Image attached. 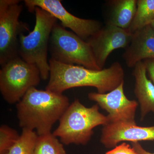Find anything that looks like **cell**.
Returning <instances> with one entry per match:
<instances>
[{"instance_id": "cell-11", "label": "cell", "mask_w": 154, "mask_h": 154, "mask_svg": "<svg viewBox=\"0 0 154 154\" xmlns=\"http://www.w3.org/2000/svg\"><path fill=\"white\" fill-rule=\"evenodd\" d=\"M100 140L107 148L115 147L121 142L154 140V125L141 127L137 124L109 123L103 126Z\"/></svg>"}, {"instance_id": "cell-2", "label": "cell", "mask_w": 154, "mask_h": 154, "mask_svg": "<svg viewBox=\"0 0 154 154\" xmlns=\"http://www.w3.org/2000/svg\"><path fill=\"white\" fill-rule=\"evenodd\" d=\"M69 105L63 94L31 88L16 105L19 126L36 130L38 135L51 133Z\"/></svg>"}, {"instance_id": "cell-18", "label": "cell", "mask_w": 154, "mask_h": 154, "mask_svg": "<svg viewBox=\"0 0 154 154\" xmlns=\"http://www.w3.org/2000/svg\"><path fill=\"white\" fill-rule=\"evenodd\" d=\"M20 136L16 130L8 125L0 127V154H8Z\"/></svg>"}, {"instance_id": "cell-22", "label": "cell", "mask_w": 154, "mask_h": 154, "mask_svg": "<svg viewBox=\"0 0 154 154\" xmlns=\"http://www.w3.org/2000/svg\"><path fill=\"white\" fill-rule=\"evenodd\" d=\"M151 25L152 28H153V29L154 30V20L152 22L151 24Z\"/></svg>"}, {"instance_id": "cell-14", "label": "cell", "mask_w": 154, "mask_h": 154, "mask_svg": "<svg viewBox=\"0 0 154 154\" xmlns=\"http://www.w3.org/2000/svg\"><path fill=\"white\" fill-rule=\"evenodd\" d=\"M137 0H114L110 2L111 11L107 24L128 29L137 8Z\"/></svg>"}, {"instance_id": "cell-9", "label": "cell", "mask_w": 154, "mask_h": 154, "mask_svg": "<svg viewBox=\"0 0 154 154\" xmlns=\"http://www.w3.org/2000/svg\"><path fill=\"white\" fill-rule=\"evenodd\" d=\"M88 97L107 112L109 123L136 124L135 119L138 103L135 100H130L125 96L124 83L109 93H91Z\"/></svg>"}, {"instance_id": "cell-7", "label": "cell", "mask_w": 154, "mask_h": 154, "mask_svg": "<svg viewBox=\"0 0 154 154\" xmlns=\"http://www.w3.org/2000/svg\"><path fill=\"white\" fill-rule=\"evenodd\" d=\"M19 0L0 1V64L1 66L18 54L19 37L29 31L28 25L20 22L22 5Z\"/></svg>"}, {"instance_id": "cell-10", "label": "cell", "mask_w": 154, "mask_h": 154, "mask_svg": "<svg viewBox=\"0 0 154 154\" xmlns=\"http://www.w3.org/2000/svg\"><path fill=\"white\" fill-rule=\"evenodd\" d=\"M132 36L128 29L107 24L86 41L91 45L97 65L102 69L110 54L118 48L125 49Z\"/></svg>"}, {"instance_id": "cell-12", "label": "cell", "mask_w": 154, "mask_h": 154, "mask_svg": "<svg viewBox=\"0 0 154 154\" xmlns=\"http://www.w3.org/2000/svg\"><path fill=\"white\" fill-rule=\"evenodd\" d=\"M122 57L129 68L134 67L143 60L154 59V30L151 25L132 33L131 41Z\"/></svg>"}, {"instance_id": "cell-16", "label": "cell", "mask_w": 154, "mask_h": 154, "mask_svg": "<svg viewBox=\"0 0 154 154\" xmlns=\"http://www.w3.org/2000/svg\"><path fill=\"white\" fill-rule=\"evenodd\" d=\"M33 154H66L63 144L52 133L38 135Z\"/></svg>"}, {"instance_id": "cell-4", "label": "cell", "mask_w": 154, "mask_h": 154, "mask_svg": "<svg viewBox=\"0 0 154 154\" xmlns=\"http://www.w3.org/2000/svg\"><path fill=\"white\" fill-rule=\"evenodd\" d=\"M36 22L33 31L19 37L18 54L21 58L38 68L41 79L49 78L50 65L48 52L53 28L57 19L39 8L34 9Z\"/></svg>"}, {"instance_id": "cell-8", "label": "cell", "mask_w": 154, "mask_h": 154, "mask_svg": "<svg viewBox=\"0 0 154 154\" xmlns=\"http://www.w3.org/2000/svg\"><path fill=\"white\" fill-rule=\"evenodd\" d=\"M24 3L30 13H34L36 8L47 11L59 20L63 27L71 29L85 41L102 28L97 20L82 19L71 14L59 0H25Z\"/></svg>"}, {"instance_id": "cell-15", "label": "cell", "mask_w": 154, "mask_h": 154, "mask_svg": "<svg viewBox=\"0 0 154 154\" xmlns=\"http://www.w3.org/2000/svg\"><path fill=\"white\" fill-rule=\"evenodd\" d=\"M154 20V0H138L136 12L128 30L131 33L151 25Z\"/></svg>"}, {"instance_id": "cell-13", "label": "cell", "mask_w": 154, "mask_h": 154, "mask_svg": "<svg viewBox=\"0 0 154 154\" xmlns=\"http://www.w3.org/2000/svg\"><path fill=\"white\" fill-rule=\"evenodd\" d=\"M146 72L143 61L137 64L133 72L134 94L140 106L142 120L149 112L154 113V85L147 77Z\"/></svg>"}, {"instance_id": "cell-19", "label": "cell", "mask_w": 154, "mask_h": 154, "mask_svg": "<svg viewBox=\"0 0 154 154\" xmlns=\"http://www.w3.org/2000/svg\"><path fill=\"white\" fill-rule=\"evenodd\" d=\"M105 154H139L128 144L123 142L116 146Z\"/></svg>"}, {"instance_id": "cell-3", "label": "cell", "mask_w": 154, "mask_h": 154, "mask_svg": "<svg viewBox=\"0 0 154 154\" xmlns=\"http://www.w3.org/2000/svg\"><path fill=\"white\" fill-rule=\"evenodd\" d=\"M59 122L52 133L66 145H85L93 136L95 128L109 122L107 116L99 111L97 104L86 107L77 99L70 104Z\"/></svg>"}, {"instance_id": "cell-20", "label": "cell", "mask_w": 154, "mask_h": 154, "mask_svg": "<svg viewBox=\"0 0 154 154\" xmlns=\"http://www.w3.org/2000/svg\"><path fill=\"white\" fill-rule=\"evenodd\" d=\"M143 62L145 64L146 71L148 73L151 81L154 85V59L146 60Z\"/></svg>"}, {"instance_id": "cell-5", "label": "cell", "mask_w": 154, "mask_h": 154, "mask_svg": "<svg viewBox=\"0 0 154 154\" xmlns=\"http://www.w3.org/2000/svg\"><path fill=\"white\" fill-rule=\"evenodd\" d=\"M49 47L51 58L57 61L91 69L101 70L88 42L57 23L53 28Z\"/></svg>"}, {"instance_id": "cell-17", "label": "cell", "mask_w": 154, "mask_h": 154, "mask_svg": "<svg viewBox=\"0 0 154 154\" xmlns=\"http://www.w3.org/2000/svg\"><path fill=\"white\" fill-rule=\"evenodd\" d=\"M20 136L8 154H33L38 135L34 131L23 128Z\"/></svg>"}, {"instance_id": "cell-21", "label": "cell", "mask_w": 154, "mask_h": 154, "mask_svg": "<svg viewBox=\"0 0 154 154\" xmlns=\"http://www.w3.org/2000/svg\"><path fill=\"white\" fill-rule=\"evenodd\" d=\"M131 146L139 154H154V153L147 151L142 146L139 142L131 143Z\"/></svg>"}, {"instance_id": "cell-6", "label": "cell", "mask_w": 154, "mask_h": 154, "mask_svg": "<svg viewBox=\"0 0 154 154\" xmlns=\"http://www.w3.org/2000/svg\"><path fill=\"white\" fill-rule=\"evenodd\" d=\"M1 66L0 91L9 104H17L30 89L36 88L40 83L41 75L37 66L19 56Z\"/></svg>"}, {"instance_id": "cell-1", "label": "cell", "mask_w": 154, "mask_h": 154, "mask_svg": "<svg viewBox=\"0 0 154 154\" xmlns=\"http://www.w3.org/2000/svg\"><path fill=\"white\" fill-rule=\"evenodd\" d=\"M49 63V79L45 90L57 94L71 88L90 87L96 88L99 94H105L124 83V70L117 62L101 70L66 64L52 58Z\"/></svg>"}]
</instances>
